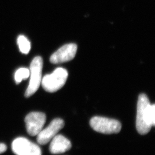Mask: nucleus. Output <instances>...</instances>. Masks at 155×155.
Wrapping results in <instances>:
<instances>
[{"mask_svg": "<svg viewBox=\"0 0 155 155\" xmlns=\"http://www.w3.org/2000/svg\"><path fill=\"white\" fill-rule=\"evenodd\" d=\"M68 72L63 68H58L51 74L45 75L41 79V84L45 91L54 93L60 90L66 82Z\"/></svg>", "mask_w": 155, "mask_h": 155, "instance_id": "nucleus-2", "label": "nucleus"}, {"mask_svg": "<svg viewBox=\"0 0 155 155\" xmlns=\"http://www.w3.org/2000/svg\"><path fill=\"white\" fill-rule=\"evenodd\" d=\"M71 148V143L69 140L61 134L56 135L52 139L50 145V150L52 154L64 153Z\"/></svg>", "mask_w": 155, "mask_h": 155, "instance_id": "nucleus-9", "label": "nucleus"}, {"mask_svg": "<svg viewBox=\"0 0 155 155\" xmlns=\"http://www.w3.org/2000/svg\"><path fill=\"white\" fill-rule=\"evenodd\" d=\"M90 124L94 130L104 134L119 133L121 129V124L118 121L103 117H93Z\"/></svg>", "mask_w": 155, "mask_h": 155, "instance_id": "nucleus-4", "label": "nucleus"}, {"mask_svg": "<svg viewBox=\"0 0 155 155\" xmlns=\"http://www.w3.org/2000/svg\"><path fill=\"white\" fill-rule=\"evenodd\" d=\"M46 121V116L41 112H32L25 118L28 134L32 136H37L42 130Z\"/></svg>", "mask_w": 155, "mask_h": 155, "instance_id": "nucleus-6", "label": "nucleus"}, {"mask_svg": "<svg viewBox=\"0 0 155 155\" xmlns=\"http://www.w3.org/2000/svg\"><path fill=\"white\" fill-rule=\"evenodd\" d=\"M64 126V122L61 118H56L45 129L37 135V141L40 145H45L53 139Z\"/></svg>", "mask_w": 155, "mask_h": 155, "instance_id": "nucleus-7", "label": "nucleus"}, {"mask_svg": "<svg viewBox=\"0 0 155 155\" xmlns=\"http://www.w3.org/2000/svg\"><path fill=\"white\" fill-rule=\"evenodd\" d=\"M77 45L74 43L67 44L55 52L50 58V61L54 64H58L70 61L76 55Z\"/></svg>", "mask_w": 155, "mask_h": 155, "instance_id": "nucleus-8", "label": "nucleus"}, {"mask_svg": "<svg viewBox=\"0 0 155 155\" xmlns=\"http://www.w3.org/2000/svg\"><path fill=\"white\" fill-rule=\"evenodd\" d=\"M43 62V59L40 56L35 57L31 62L29 70L30 81L25 93V97L27 98L35 94L40 87L41 82Z\"/></svg>", "mask_w": 155, "mask_h": 155, "instance_id": "nucleus-3", "label": "nucleus"}, {"mask_svg": "<svg viewBox=\"0 0 155 155\" xmlns=\"http://www.w3.org/2000/svg\"><path fill=\"white\" fill-rule=\"evenodd\" d=\"M12 149L16 155H41V150L38 145L24 137L15 139Z\"/></svg>", "mask_w": 155, "mask_h": 155, "instance_id": "nucleus-5", "label": "nucleus"}, {"mask_svg": "<svg viewBox=\"0 0 155 155\" xmlns=\"http://www.w3.org/2000/svg\"><path fill=\"white\" fill-rule=\"evenodd\" d=\"M155 124V106L150 105L148 97L140 94L137 102L136 129L140 134L148 133Z\"/></svg>", "mask_w": 155, "mask_h": 155, "instance_id": "nucleus-1", "label": "nucleus"}, {"mask_svg": "<svg viewBox=\"0 0 155 155\" xmlns=\"http://www.w3.org/2000/svg\"><path fill=\"white\" fill-rule=\"evenodd\" d=\"M17 43L20 51L22 54H27L31 50V43L28 39L23 35H20L17 39Z\"/></svg>", "mask_w": 155, "mask_h": 155, "instance_id": "nucleus-10", "label": "nucleus"}, {"mask_svg": "<svg viewBox=\"0 0 155 155\" xmlns=\"http://www.w3.org/2000/svg\"><path fill=\"white\" fill-rule=\"evenodd\" d=\"M7 150V147L4 143H0V154L5 152Z\"/></svg>", "mask_w": 155, "mask_h": 155, "instance_id": "nucleus-12", "label": "nucleus"}, {"mask_svg": "<svg viewBox=\"0 0 155 155\" xmlns=\"http://www.w3.org/2000/svg\"><path fill=\"white\" fill-rule=\"evenodd\" d=\"M30 75L29 70L26 68H20L17 70L15 75V79L17 84H19L23 79H27Z\"/></svg>", "mask_w": 155, "mask_h": 155, "instance_id": "nucleus-11", "label": "nucleus"}]
</instances>
